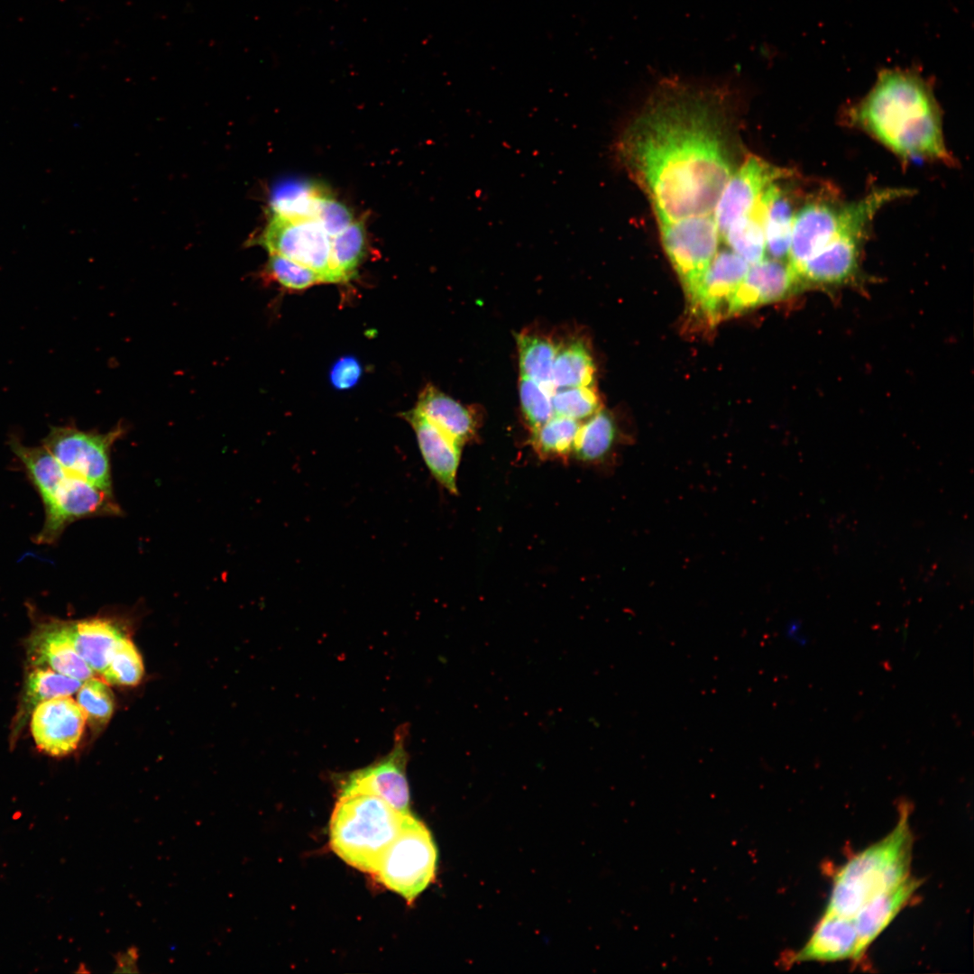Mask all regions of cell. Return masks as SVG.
Here are the masks:
<instances>
[{
	"instance_id": "d6986e66",
	"label": "cell",
	"mask_w": 974,
	"mask_h": 974,
	"mask_svg": "<svg viewBox=\"0 0 974 974\" xmlns=\"http://www.w3.org/2000/svg\"><path fill=\"white\" fill-rule=\"evenodd\" d=\"M28 652L33 666L50 668L82 682L93 677L94 671L76 650L64 623L38 628L29 639Z\"/></svg>"
},
{
	"instance_id": "8d00e7d4",
	"label": "cell",
	"mask_w": 974,
	"mask_h": 974,
	"mask_svg": "<svg viewBox=\"0 0 974 974\" xmlns=\"http://www.w3.org/2000/svg\"><path fill=\"white\" fill-rule=\"evenodd\" d=\"M316 219L326 234L333 237L354 222V216L345 204L326 195L319 204Z\"/></svg>"
},
{
	"instance_id": "f35d334b",
	"label": "cell",
	"mask_w": 974,
	"mask_h": 974,
	"mask_svg": "<svg viewBox=\"0 0 974 974\" xmlns=\"http://www.w3.org/2000/svg\"><path fill=\"white\" fill-rule=\"evenodd\" d=\"M139 952L135 946L128 947L124 951L115 954V973H139L138 969Z\"/></svg>"
},
{
	"instance_id": "1f68e13d",
	"label": "cell",
	"mask_w": 974,
	"mask_h": 974,
	"mask_svg": "<svg viewBox=\"0 0 974 974\" xmlns=\"http://www.w3.org/2000/svg\"><path fill=\"white\" fill-rule=\"evenodd\" d=\"M77 703L94 731H99L107 724L115 709L111 689L103 681L93 677L82 683L78 690Z\"/></svg>"
},
{
	"instance_id": "e0dca14e",
	"label": "cell",
	"mask_w": 974,
	"mask_h": 974,
	"mask_svg": "<svg viewBox=\"0 0 974 974\" xmlns=\"http://www.w3.org/2000/svg\"><path fill=\"white\" fill-rule=\"evenodd\" d=\"M414 430L421 456L434 479L457 494V473L462 446L455 442L415 408L402 413Z\"/></svg>"
},
{
	"instance_id": "7a4b0ae2",
	"label": "cell",
	"mask_w": 974,
	"mask_h": 974,
	"mask_svg": "<svg viewBox=\"0 0 974 974\" xmlns=\"http://www.w3.org/2000/svg\"><path fill=\"white\" fill-rule=\"evenodd\" d=\"M852 122L903 159L951 163L941 114L930 86L915 72L887 69L852 109Z\"/></svg>"
},
{
	"instance_id": "9a60e30c",
	"label": "cell",
	"mask_w": 974,
	"mask_h": 974,
	"mask_svg": "<svg viewBox=\"0 0 974 974\" xmlns=\"http://www.w3.org/2000/svg\"><path fill=\"white\" fill-rule=\"evenodd\" d=\"M801 288L787 262L763 259L749 265V270L731 296L726 317L733 316L786 299Z\"/></svg>"
},
{
	"instance_id": "30bf717a",
	"label": "cell",
	"mask_w": 974,
	"mask_h": 974,
	"mask_svg": "<svg viewBox=\"0 0 974 974\" xmlns=\"http://www.w3.org/2000/svg\"><path fill=\"white\" fill-rule=\"evenodd\" d=\"M257 244L316 272L323 282H336L330 263L331 237L317 219L291 220L271 214Z\"/></svg>"
},
{
	"instance_id": "f546056e",
	"label": "cell",
	"mask_w": 974,
	"mask_h": 974,
	"mask_svg": "<svg viewBox=\"0 0 974 974\" xmlns=\"http://www.w3.org/2000/svg\"><path fill=\"white\" fill-rule=\"evenodd\" d=\"M581 422L554 415L532 431L530 442L534 451L544 459H565L573 453Z\"/></svg>"
},
{
	"instance_id": "3957f363",
	"label": "cell",
	"mask_w": 974,
	"mask_h": 974,
	"mask_svg": "<svg viewBox=\"0 0 974 974\" xmlns=\"http://www.w3.org/2000/svg\"><path fill=\"white\" fill-rule=\"evenodd\" d=\"M10 446L44 505L45 520L36 538L38 543L54 542L76 519L121 512L111 492L69 473L43 446H27L14 438Z\"/></svg>"
},
{
	"instance_id": "5b68a950",
	"label": "cell",
	"mask_w": 974,
	"mask_h": 974,
	"mask_svg": "<svg viewBox=\"0 0 974 974\" xmlns=\"http://www.w3.org/2000/svg\"><path fill=\"white\" fill-rule=\"evenodd\" d=\"M405 815L375 795L339 797L329 822L331 849L348 865L373 875Z\"/></svg>"
},
{
	"instance_id": "4dcf8cb0",
	"label": "cell",
	"mask_w": 974,
	"mask_h": 974,
	"mask_svg": "<svg viewBox=\"0 0 974 974\" xmlns=\"http://www.w3.org/2000/svg\"><path fill=\"white\" fill-rule=\"evenodd\" d=\"M365 231L363 223L353 222L331 237L330 263L336 282L351 279L363 256Z\"/></svg>"
},
{
	"instance_id": "44dd1931",
	"label": "cell",
	"mask_w": 974,
	"mask_h": 974,
	"mask_svg": "<svg viewBox=\"0 0 974 974\" xmlns=\"http://www.w3.org/2000/svg\"><path fill=\"white\" fill-rule=\"evenodd\" d=\"M415 409L462 446L476 435L478 422L474 411L431 384L420 392Z\"/></svg>"
},
{
	"instance_id": "6da1fadb",
	"label": "cell",
	"mask_w": 974,
	"mask_h": 974,
	"mask_svg": "<svg viewBox=\"0 0 974 974\" xmlns=\"http://www.w3.org/2000/svg\"><path fill=\"white\" fill-rule=\"evenodd\" d=\"M720 94L663 80L619 138V159L648 195L658 223L712 215L732 174L715 116Z\"/></svg>"
},
{
	"instance_id": "8fae6325",
	"label": "cell",
	"mask_w": 974,
	"mask_h": 974,
	"mask_svg": "<svg viewBox=\"0 0 974 974\" xmlns=\"http://www.w3.org/2000/svg\"><path fill=\"white\" fill-rule=\"evenodd\" d=\"M405 729H400L393 747L382 758L345 776L339 797L354 795H375L402 814L410 813V793L406 774L408 753Z\"/></svg>"
},
{
	"instance_id": "7402d4cb",
	"label": "cell",
	"mask_w": 974,
	"mask_h": 974,
	"mask_svg": "<svg viewBox=\"0 0 974 974\" xmlns=\"http://www.w3.org/2000/svg\"><path fill=\"white\" fill-rule=\"evenodd\" d=\"M76 650L91 669L102 675L110 657L124 635L111 621L103 619L64 623Z\"/></svg>"
},
{
	"instance_id": "277c9868",
	"label": "cell",
	"mask_w": 974,
	"mask_h": 974,
	"mask_svg": "<svg viewBox=\"0 0 974 974\" xmlns=\"http://www.w3.org/2000/svg\"><path fill=\"white\" fill-rule=\"evenodd\" d=\"M912 843L909 807L902 804L894 829L838 869L825 913L852 918L869 898L909 877Z\"/></svg>"
},
{
	"instance_id": "ac0fdd59",
	"label": "cell",
	"mask_w": 974,
	"mask_h": 974,
	"mask_svg": "<svg viewBox=\"0 0 974 974\" xmlns=\"http://www.w3.org/2000/svg\"><path fill=\"white\" fill-rule=\"evenodd\" d=\"M858 934L853 918L825 913L804 945L782 959L785 966L804 961L854 960Z\"/></svg>"
},
{
	"instance_id": "d4e9b609",
	"label": "cell",
	"mask_w": 974,
	"mask_h": 974,
	"mask_svg": "<svg viewBox=\"0 0 974 974\" xmlns=\"http://www.w3.org/2000/svg\"><path fill=\"white\" fill-rule=\"evenodd\" d=\"M616 437L613 418L606 410L600 409L581 423L573 454L579 461L599 464L611 454Z\"/></svg>"
},
{
	"instance_id": "8992f818",
	"label": "cell",
	"mask_w": 974,
	"mask_h": 974,
	"mask_svg": "<svg viewBox=\"0 0 974 974\" xmlns=\"http://www.w3.org/2000/svg\"><path fill=\"white\" fill-rule=\"evenodd\" d=\"M896 198L893 189H881L850 204L849 217L835 237L805 262L795 276L802 286H834L856 272L861 241L873 216Z\"/></svg>"
},
{
	"instance_id": "836d02e7",
	"label": "cell",
	"mask_w": 974,
	"mask_h": 974,
	"mask_svg": "<svg viewBox=\"0 0 974 974\" xmlns=\"http://www.w3.org/2000/svg\"><path fill=\"white\" fill-rule=\"evenodd\" d=\"M555 415L578 421L601 409V400L593 385L555 389L552 391Z\"/></svg>"
},
{
	"instance_id": "603a6c76",
	"label": "cell",
	"mask_w": 974,
	"mask_h": 974,
	"mask_svg": "<svg viewBox=\"0 0 974 974\" xmlns=\"http://www.w3.org/2000/svg\"><path fill=\"white\" fill-rule=\"evenodd\" d=\"M766 251L776 260L787 262L795 207L789 195L777 181L763 194Z\"/></svg>"
},
{
	"instance_id": "f1b7e54d",
	"label": "cell",
	"mask_w": 974,
	"mask_h": 974,
	"mask_svg": "<svg viewBox=\"0 0 974 974\" xmlns=\"http://www.w3.org/2000/svg\"><path fill=\"white\" fill-rule=\"evenodd\" d=\"M82 683L50 668L33 666L24 684L21 719L28 714L31 715L33 709L42 702L75 694Z\"/></svg>"
},
{
	"instance_id": "74e56055",
	"label": "cell",
	"mask_w": 974,
	"mask_h": 974,
	"mask_svg": "<svg viewBox=\"0 0 974 974\" xmlns=\"http://www.w3.org/2000/svg\"><path fill=\"white\" fill-rule=\"evenodd\" d=\"M362 374V366L354 356H344L332 366L329 373L330 382L337 390L353 388Z\"/></svg>"
},
{
	"instance_id": "cb8c5ba5",
	"label": "cell",
	"mask_w": 974,
	"mask_h": 974,
	"mask_svg": "<svg viewBox=\"0 0 974 974\" xmlns=\"http://www.w3.org/2000/svg\"><path fill=\"white\" fill-rule=\"evenodd\" d=\"M594 377L593 359L583 340L573 338L557 345L551 376L553 390L592 386Z\"/></svg>"
},
{
	"instance_id": "52a82bcc",
	"label": "cell",
	"mask_w": 974,
	"mask_h": 974,
	"mask_svg": "<svg viewBox=\"0 0 974 974\" xmlns=\"http://www.w3.org/2000/svg\"><path fill=\"white\" fill-rule=\"evenodd\" d=\"M437 865V849L427 827L412 813L404 816L396 839L373 874L388 889L408 904L432 883Z\"/></svg>"
},
{
	"instance_id": "e575fe53",
	"label": "cell",
	"mask_w": 974,
	"mask_h": 974,
	"mask_svg": "<svg viewBox=\"0 0 974 974\" xmlns=\"http://www.w3.org/2000/svg\"><path fill=\"white\" fill-rule=\"evenodd\" d=\"M262 275L267 280L279 284L282 289L294 291L324 283L315 271L278 254H270Z\"/></svg>"
},
{
	"instance_id": "d590c367",
	"label": "cell",
	"mask_w": 974,
	"mask_h": 974,
	"mask_svg": "<svg viewBox=\"0 0 974 974\" xmlns=\"http://www.w3.org/2000/svg\"><path fill=\"white\" fill-rule=\"evenodd\" d=\"M553 389L521 376L519 384L520 409L531 431L537 429L554 415Z\"/></svg>"
},
{
	"instance_id": "4316f807",
	"label": "cell",
	"mask_w": 974,
	"mask_h": 974,
	"mask_svg": "<svg viewBox=\"0 0 974 974\" xmlns=\"http://www.w3.org/2000/svg\"><path fill=\"white\" fill-rule=\"evenodd\" d=\"M722 236L732 252L749 265L764 259L766 241L763 195L751 212L736 219Z\"/></svg>"
},
{
	"instance_id": "484cf974",
	"label": "cell",
	"mask_w": 974,
	"mask_h": 974,
	"mask_svg": "<svg viewBox=\"0 0 974 974\" xmlns=\"http://www.w3.org/2000/svg\"><path fill=\"white\" fill-rule=\"evenodd\" d=\"M328 195L323 188L309 182L289 180L274 189L271 210L287 219H316L319 204Z\"/></svg>"
},
{
	"instance_id": "9c48e42d",
	"label": "cell",
	"mask_w": 974,
	"mask_h": 974,
	"mask_svg": "<svg viewBox=\"0 0 974 974\" xmlns=\"http://www.w3.org/2000/svg\"><path fill=\"white\" fill-rule=\"evenodd\" d=\"M122 433L121 427L106 433L51 427L42 446L69 473L112 492L110 450Z\"/></svg>"
},
{
	"instance_id": "4fadbf2b",
	"label": "cell",
	"mask_w": 974,
	"mask_h": 974,
	"mask_svg": "<svg viewBox=\"0 0 974 974\" xmlns=\"http://www.w3.org/2000/svg\"><path fill=\"white\" fill-rule=\"evenodd\" d=\"M791 175L786 170L770 165L750 155L727 181L713 211V218L722 235L738 218L749 214L765 190L776 181Z\"/></svg>"
},
{
	"instance_id": "5bb4252c",
	"label": "cell",
	"mask_w": 974,
	"mask_h": 974,
	"mask_svg": "<svg viewBox=\"0 0 974 974\" xmlns=\"http://www.w3.org/2000/svg\"><path fill=\"white\" fill-rule=\"evenodd\" d=\"M86 715L69 696L39 703L31 714V731L39 749L51 757L74 751L81 739Z\"/></svg>"
},
{
	"instance_id": "ffe728a7",
	"label": "cell",
	"mask_w": 974,
	"mask_h": 974,
	"mask_svg": "<svg viewBox=\"0 0 974 974\" xmlns=\"http://www.w3.org/2000/svg\"><path fill=\"white\" fill-rule=\"evenodd\" d=\"M921 881L911 876L898 885L884 890L869 898L852 917L858 944L854 960L864 955L869 945L908 904Z\"/></svg>"
},
{
	"instance_id": "d6a6232c",
	"label": "cell",
	"mask_w": 974,
	"mask_h": 974,
	"mask_svg": "<svg viewBox=\"0 0 974 974\" xmlns=\"http://www.w3.org/2000/svg\"><path fill=\"white\" fill-rule=\"evenodd\" d=\"M143 672L141 655L133 643L124 636L117 642L102 676L110 685H135L142 680Z\"/></svg>"
},
{
	"instance_id": "83f0119b",
	"label": "cell",
	"mask_w": 974,
	"mask_h": 974,
	"mask_svg": "<svg viewBox=\"0 0 974 974\" xmlns=\"http://www.w3.org/2000/svg\"><path fill=\"white\" fill-rule=\"evenodd\" d=\"M517 342L520 375L552 388L557 345L548 335L538 332L521 333Z\"/></svg>"
},
{
	"instance_id": "2e32d148",
	"label": "cell",
	"mask_w": 974,
	"mask_h": 974,
	"mask_svg": "<svg viewBox=\"0 0 974 974\" xmlns=\"http://www.w3.org/2000/svg\"><path fill=\"white\" fill-rule=\"evenodd\" d=\"M749 264L732 251L716 253L699 287L689 299L710 324L726 317L728 303L744 279Z\"/></svg>"
},
{
	"instance_id": "7c38bea8",
	"label": "cell",
	"mask_w": 974,
	"mask_h": 974,
	"mask_svg": "<svg viewBox=\"0 0 974 974\" xmlns=\"http://www.w3.org/2000/svg\"><path fill=\"white\" fill-rule=\"evenodd\" d=\"M850 210V203L841 204L830 195L821 194L809 198L795 212L787 258L795 275L841 231Z\"/></svg>"
},
{
	"instance_id": "ba28073f",
	"label": "cell",
	"mask_w": 974,
	"mask_h": 974,
	"mask_svg": "<svg viewBox=\"0 0 974 974\" xmlns=\"http://www.w3.org/2000/svg\"><path fill=\"white\" fill-rule=\"evenodd\" d=\"M665 251L690 299L717 253L720 233L712 215L658 223Z\"/></svg>"
}]
</instances>
